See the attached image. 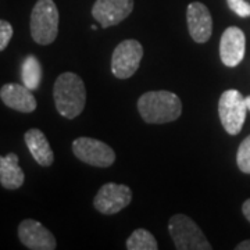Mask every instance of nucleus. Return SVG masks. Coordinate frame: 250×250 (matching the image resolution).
<instances>
[{
  "instance_id": "obj_1",
  "label": "nucleus",
  "mask_w": 250,
  "mask_h": 250,
  "mask_svg": "<svg viewBox=\"0 0 250 250\" xmlns=\"http://www.w3.org/2000/svg\"><path fill=\"white\" fill-rule=\"evenodd\" d=\"M138 110L145 123L166 124L178 120L182 114V102L168 90H152L139 98Z\"/></svg>"
},
{
  "instance_id": "obj_2",
  "label": "nucleus",
  "mask_w": 250,
  "mask_h": 250,
  "mask_svg": "<svg viewBox=\"0 0 250 250\" xmlns=\"http://www.w3.org/2000/svg\"><path fill=\"white\" fill-rule=\"evenodd\" d=\"M53 98L56 108L62 117L68 120L78 117L86 103L83 81L74 72H64L54 82Z\"/></svg>"
},
{
  "instance_id": "obj_3",
  "label": "nucleus",
  "mask_w": 250,
  "mask_h": 250,
  "mask_svg": "<svg viewBox=\"0 0 250 250\" xmlns=\"http://www.w3.org/2000/svg\"><path fill=\"white\" fill-rule=\"evenodd\" d=\"M31 36L39 45L53 43L59 34V10L53 0H38L31 13Z\"/></svg>"
},
{
  "instance_id": "obj_4",
  "label": "nucleus",
  "mask_w": 250,
  "mask_h": 250,
  "mask_svg": "<svg viewBox=\"0 0 250 250\" xmlns=\"http://www.w3.org/2000/svg\"><path fill=\"white\" fill-rule=\"evenodd\" d=\"M168 231L178 250H211V245L196 223L184 214H175L168 223Z\"/></svg>"
},
{
  "instance_id": "obj_5",
  "label": "nucleus",
  "mask_w": 250,
  "mask_h": 250,
  "mask_svg": "<svg viewBox=\"0 0 250 250\" xmlns=\"http://www.w3.org/2000/svg\"><path fill=\"white\" fill-rule=\"evenodd\" d=\"M248 106L239 90L228 89L224 92L218 102V116L224 129L229 135H238L246 120Z\"/></svg>"
},
{
  "instance_id": "obj_6",
  "label": "nucleus",
  "mask_w": 250,
  "mask_h": 250,
  "mask_svg": "<svg viewBox=\"0 0 250 250\" xmlns=\"http://www.w3.org/2000/svg\"><path fill=\"white\" fill-rule=\"evenodd\" d=\"M143 57L142 45L135 39H126L117 46L111 56V72L116 78L128 80L138 71Z\"/></svg>"
},
{
  "instance_id": "obj_7",
  "label": "nucleus",
  "mask_w": 250,
  "mask_h": 250,
  "mask_svg": "<svg viewBox=\"0 0 250 250\" xmlns=\"http://www.w3.org/2000/svg\"><path fill=\"white\" fill-rule=\"evenodd\" d=\"M72 152L77 159L93 167L107 168L116 161V153L108 145L86 136H81L72 142Z\"/></svg>"
},
{
  "instance_id": "obj_8",
  "label": "nucleus",
  "mask_w": 250,
  "mask_h": 250,
  "mask_svg": "<svg viewBox=\"0 0 250 250\" xmlns=\"http://www.w3.org/2000/svg\"><path fill=\"white\" fill-rule=\"evenodd\" d=\"M132 200V192L126 185L108 182L99 189L93 199L95 208L102 214H117L124 210Z\"/></svg>"
},
{
  "instance_id": "obj_9",
  "label": "nucleus",
  "mask_w": 250,
  "mask_h": 250,
  "mask_svg": "<svg viewBox=\"0 0 250 250\" xmlns=\"http://www.w3.org/2000/svg\"><path fill=\"white\" fill-rule=\"evenodd\" d=\"M18 238L31 250H54L57 242L54 235L36 220H24L18 225Z\"/></svg>"
},
{
  "instance_id": "obj_10",
  "label": "nucleus",
  "mask_w": 250,
  "mask_h": 250,
  "mask_svg": "<svg viewBox=\"0 0 250 250\" xmlns=\"http://www.w3.org/2000/svg\"><path fill=\"white\" fill-rule=\"evenodd\" d=\"M134 10V0H96L92 16L102 25L108 28L124 21Z\"/></svg>"
},
{
  "instance_id": "obj_11",
  "label": "nucleus",
  "mask_w": 250,
  "mask_h": 250,
  "mask_svg": "<svg viewBox=\"0 0 250 250\" xmlns=\"http://www.w3.org/2000/svg\"><path fill=\"white\" fill-rule=\"evenodd\" d=\"M187 21L189 34L197 43H206L213 32V18L208 9L200 1H193L188 6Z\"/></svg>"
},
{
  "instance_id": "obj_12",
  "label": "nucleus",
  "mask_w": 250,
  "mask_h": 250,
  "mask_svg": "<svg viewBox=\"0 0 250 250\" xmlns=\"http://www.w3.org/2000/svg\"><path fill=\"white\" fill-rule=\"evenodd\" d=\"M246 38L241 28L229 27L224 31L220 41V57L224 65L236 67L245 57Z\"/></svg>"
},
{
  "instance_id": "obj_13",
  "label": "nucleus",
  "mask_w": 250,
  "mask_h": 250,
  "mask_svg": "<svg viewBox=\"0 0 250 250\" xmlns=\"http://www.w3.org/2000/svg\"><path fill=\"white\" fill-rule=\"evenodd\" d=\"M0 99L7 107L21 113H32L38 106L32 90L28 89L25 85L20 83L3 85L0 89Z\"/></svg>"
},
{
  "instance_id": "obj_14",
  "label": "nucleus",
  "mask_w": 250,
  "mask_h": 250,
  "mask_svg": "<svg viewBox=\"0 0 250 250\" xmlns=\"http://www.w3.org/2000/svg\"><path fill=\"white\" fill-rule=\"evenodd\" d=\"M24 139L27 143L28 150L39 166L49 167L53 164L54 153L50 147V145H49L47 138L41 129H36V128L28 129Z\"/></svg>"
},
{
  "instance_id": "obj_15",
  "label": "nucleus",
  "mask_w": 250,
  "mask_h": 250,
  "mask_svg": "<svg viewBox=\"0 0 250 250\" xmlns=\"http://www.w3.org/2000/svg\"><path fill=\"white\" fill-rule=\"evenodd\" d=\"M25 175L18 164V156L9 153L7 156H0V184L1 187L14 190L24 185Z\"/></svg>"
},
{
  "instance_id": "obj_16",
  "label": "nucleus",
  "mask_w": 250,
  "mask_h": 250,
  "mask_svg": "<svg viewBox=\"0 0 250 250\" xmlns=\"http://www.w3.org/2000/svg\"><path fill=\"white\" fill-rule=\"evenodd\" d=\"M21 77H22V83L28 89L35 90L39 88L42 81V65L35 56H28L24 60L21 68Z\"/></svg>"
},
{
  "instance_id": "obj_17",
  "label": "nucleus",
  "mask_w": 250,
  "mask_h": 250,
  "mask_svg": "<svg viewBox=\"0 0 250 250\" xmlns=\"http://www.w3.org/2000/svg\"><path fill=\"white\" fill-rule=\"evenodd\" d=\"M128 250H157L159 245L152 233L146 229H135L126 239Z\"/></svg>"
},
{
  "instance_id": "obj_18",
  "label": "nucleus",
  "mask_w": 250,
  "mask_h": 250,
  "mask_svg": "<svg viewBox=\"0 0 250 250\" xmlns=\"http://www.w3.org/2000/svg\"><path fill=\"white\" fill-rule=\"evenodd\" d=\"M236 164L245 174H250V135L243 139L236 153Z\"/></svg>"
},
{
  "instance_id": "obj_19",
  "label": "nucleus",
  "mask_w": 250,
  "mask_h": 250,
  "mask_svg": "<svg viewBox=\"0 0 250 250\" xmlns=\"http://www.w3.org/2000/svg\"><path fill=\"white\" fill-rule=\"evenodd\" d=\"M227 3L228 7L239 17H250V3H248L246 0H227Z\"/></svg>"
},
{
  "instance_id": "obj_20",
  "label": "nucleus",
  "mask_w": 250,
  "mask_h": 250,
  "mask_svg": "<svg viewBox=\"0 0 250 250\" xmlns=\"http://www.w3.org/2000/svg\"><path fill=\"white\" fill-rule=\"evenodd\" d=\"M11 38H13L11 24L4 20H0V52H3L9 46Z\"/></svg>"
},
{
  "instance_id": "obj_21",
  "label": "nucleus",
  "mask_w": 250,
  "mask_h": 250,
  "mask_svg": "<svg viewBox=\"0 0 250 250\" xmlns=\"http://www.w3.org/2000/svg\"><path fill=\"white\" fill-rule=\"evenodd\" d=\"M242 211H243V215L246 217V220L250 223V199H248L243 206H242Z\"/></svg>"
},
{
  "instance_id": "obj_22",
  "label": "nucleus",
  "mask_w": 250,
  "mask_h": 250,
  "mask_svg": "<svg viewBox=\"0 0 250 250\" xmlns=\"http://www.w3.org/2000/svg\"><path fill=\"white\" fill-rule=\"evenodd\" d=\"M236 250H250V239L249 241L241 242V243L236 246Z\"/></svg>"
},
{
  "instance_id": "obj_23",
  "label": "nucleus",
  "mask_w": 250,
  "mask_h": 250,
  "mask_svg": "<svg viewBox=\"0 0 250 250\" xmlns=\"http://www.w3.org/2000/svg\"><path fill=\"white\" fill-rule=\"evenodd\" d=\"M245 100H246V106H248V110L250 111V96H246V98H245Z\"/></svg>"
}]
</instances>
